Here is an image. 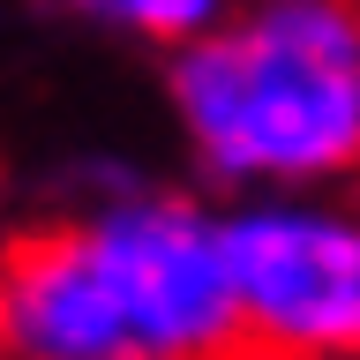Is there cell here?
<instances>
[{"instance_id": "cell-4", "label": "cell", "mask_w": 360, "mask_h": 360, "mask_svg": "<svg viewBox=\"0 0 360 360\" xmlns=\"http://www.w3.org/2000/svg\"><path fill=\"white\" fill-rule=\"evenodd\" d=\"M0 323L22 360H143L112 308L90 225H30L0 248Z\"/></svg>"}, {"instance_id": "cell-6", "label": "cell", "mask_w": 360, "mask_h": 360, "mask_svg": "<svg viewBox=\"0 0 360 360\" xmlns=\"http://www.w3.org/2000/svg\"><path fill=\"white\" fill-rule=\"evenodd\" d=\"M0 345H8V323H0Z\"/></svg>"}, {"instance_id": "cell-1", "label": "cell", "mask_w": 360, "mask_h": 360, "mask_svg": "<svg viewBox=\"0 0 360 360\" xmlns=\"http://www.w3.org/2000/svg\"><path fill=\"white\" fill-rule=\"evenodd\" d=\"M173 98L225 173H360V0H278L202 38Z\"/></svg>"}, {"instance_id": "cell-2", "label": "cell", "mask_w": 360, "mask_h": 360, "mask_svg": "<svg viewBox=\"0 0 360 360\" xmlns=\"http://www.w3.org/2000/svg\"><path fill=\"white\" fill-rule=\"evenodd\" d=\"M112 308L143 360H210L240 338V300L225 270V233L188 202H135L90 225Z\"/></svg>"}, {"instance_id": "cell-5", "label": "cell", "mask_w": 360, "mask_h": 360, "mask_svg": "<svg viewBox=\"0 0 360 360\" xmlns=\"http://www.w3.org/2000/svg\"><path fill=\"white\" fill-rule=\"evenodd\" d=\"M83 8H90V15L128 22V30H143V38H188V30L210 22L218 0H83Z\"/></svg>"}, {"instance_id": "cell-3", "label": "cell", "mask_w": 360, "mask_h": 360, "mask_svg": "<svg viewBox=\"0 0 360 360\" xmlns=\"http://www.w3.org/2000/svg\"><path fill=\"white\" fill-rule=\"evenodd\" d=\"M225 270L248 338L292 360H360V225L240 218L225 225Z\"/></svg>"}]
</instances>
